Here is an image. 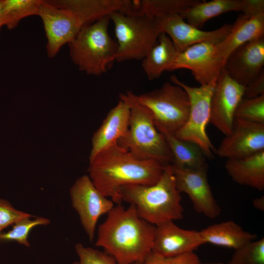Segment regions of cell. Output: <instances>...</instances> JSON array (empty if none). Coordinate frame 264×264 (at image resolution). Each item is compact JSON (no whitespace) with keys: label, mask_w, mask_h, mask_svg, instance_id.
<instances>
[{"label":"cell","mask_w":264,"mask_h":264,"mask_svg":"<svg viewBox=\"0 0 264 264\" xmlns=\"http://www.w3.org/2000/svg\"><path fill=\"white\" fill-rule=\"evenodd\" d=\"M248 0H213L198 3L185 10L180 16L187 22L202 28L210 19L230 11L246 12Z\"/></svg>","instance_id":"cell-22"},{"label":"cell","mask_w":264,"mask_h":264,"mask_svg":"<svg viewBox=\"0 0 264 264\" xmlns=\"http://www.w3.org/2000/svg\"><path fill=\"white\" fill-rule=\"evenodd\" d=\"M205 243L200 231L180 228L173 221L155 225L152 252L164 257H174L194 252Z\"/></svg>","instance_id":"cell-17"},{"label":"cell","mask_w":264,"mask_h":264,"mask_svg":"<svg viewBox=\"0 0 264 264\" xmlns=\"http://www.w3.org/2000/svg\"><path fill=\"white\" fill-rule=\"evenodd\" d=\"M53 5L74 13L83 25L90 24L115 12H124L129 0H48Z\"/></svg>","instance_id":"cell-20"},{"label":"cell","mask_w":264,"mask_h":264,"mask_svg":"<svg viewBox=\"0 0 264 264\" xmlns=\"http://www.w3.org/2000/svg\"><path fill=\"white\" fill-rule=\"evenodd\" d=\"M120 195L122 201L134 206L141 218L154 225L183 217L180 193L176 186L171 164L166 166L155 184L125 185L120 188Z\"/></svg>","instance_id":"cell-3"},{"label":"cell","mask_w":264,"mask_h":264,"mask_svg":"<svg viewBox=\"0 0 264 264\" xmlns=\"http://www.w3.org/2000/svg\"><path fill=\"white\" fill-rule=\"evenodd\" d=\"M75 250L79 261L73 264H118L114 258L105 252L85 247L80 243L76 244Z\"/></svg>","instance_id":"cell-31"},{"label":"cell","mask_w":264,"mask_h":264,"mask_svg":"<svg viewBox=\"0 0 264 264\" xmlns=\"http://www.w3.org/2000/svg\"><path fill=\"white\" fill-rule=\"evenodd\" d=\"M198 257L194 252L174 257H164L152 252L143 260L134 264H199Z\"/></svg>","instance_id":"cell-32"},{"label":"cell","mask_w":264,"mask_h":264,"mask_svg":"<svg viewBox=\"0 0 264 264\" xmlns=\"http://www.w3.org/2000/svg\"><path fill=\"white\" fill-rule=\"evenodd\" d=\"M198 0H130L129 9L125 14H136L155 18L174 14H180L192 7Z\"/></svg>","instance_id":"cell-26"},{"label":"cell","mask_w":264,"mask_h":264,"mask_svg":"<svg viewBox=\"0 0 264 264\" xmlns=\"http://www.w3.org/2000/svg\"><path fill=\"white\" fill-rule=\"evenodd\" d=\"M253 204L255 208L261 211L264 210V197L261 196L260 198L253 199Z\"/></svg>","instance_id":"cell-35"},{"label":"cell","mask_w":264,"mask_h":264,"mask_svg":"<svg viewBox=\"0 0 264 264\" xmlns=\"http://www.w3.org/2000/svg\"><path fill=\"white\" fill-rule=\"evenodd\" d=\"M171 82L181 87L188 95L190 110L185 124L174 135L177 138L197 145L207 157L212 158L216 149L206 132L210 120V101L216 80L198 87L189 86L180 81L176 75L170 77Z\"/></svg>","instance_id":"cell-8"},{"label":"cell","mask_w":264,"mask_h":264,"mask_svg":"<svg viewBox=\"0 0 264 264\" xmlns=\"http://www.w3.org/2000/svg\"><path fill=\"white\" fill-rule=\"evenodd\" d=\"M50 221L40 217L31 220L29 218L22 220L14 224L12 229L7 232L0 234V240L15 241L26 246L30 245L27 240L32 229L38 225H46Z\"/></svg>","instance_id":"cell-30"},{"label":"cell","mask_w":264,"mask_h":264,"mask_svg":"<svg viewBox=\"0 0 264 264\" xmlns=\"http://www.w3.org/2000/svg\"><path fill=\"white\" fill-rule=\"evenodd\" d=\"M264 36L246 42L228 55L223 68L239 84L245 86L264 70Z\"/></svg>","instance_id":"cell-16"},{"label":"cell","mask_w":264,"mask_h":264,"mask_svg":"<svg viewBox=\"0 0 264 264\" xmlns=\"http://www.w3.org/2000/svg\"><path fill=\"white\" fill-rule=\"evenodd\" d=\"M264 94V70L257 78L245 86L243 98H251Z\"/></svg>","instance_id":"cell-34"},{"label":"cell","mask_w":264,"mask_h":264,"mask_svg":"<svg viewBox=\"0 0 264 264\" xmlns=\"http://www.w3.org/2000/svg\"><path fill=\"white\" fill-rule=\"evenodd\" d=\"M119 98L117 105L110 110L101 125L93 134L89 161L102 150L116 143L128 129L130 106L127 100Z\"/></svg>","instance_id":"cell-18"},{"label":"cell","mask_w":264,"mask_h":264,"mask_svg":"<svg viewBox=\"0 0 264 264\" xmlns=\"http://www.w3.org/2000/svg\"><path fill=\"white\" fill-rule=\"evenodd\" d=\"M70 194L72 206L78 214L81 224L91 242L99 219L112 209L114 202L96 188L87 175L76 179L70 188Z\"/></svg>","instance_id":"cell-9"},{"label":"cell","mask_w":264,"mask_h":264,"mask_svg":"<svg viewBox=\"0 0 264 264\" xmlns=\"http://www.w3.org/2000/svg\"><path fill=\"white\" fill-rule=\"evenodd\" d=\"M171 166L177 189L189 196L195 210L210 219L218 217L221 209L208 182L207 168L192 170Z\"/></svg>","instance_id":"cell-12"},{"label":"cell","mask_w":264,"mask_h":264,"mask_svg":"<svg viewBox=\"0 0 264 264\" xmlns=\"http://www.w3.org/2000/svg\"><path fill=\"white\" fill-rule=\"evenodd\" d=\"M31 217L29 214L16 210L8 201L0 198V234L9 225Z\"/></svg>","instance_id":"cell-33"},{"label":"cell","mask_w":264,"mask_h":264,"mask_svg":"<svg viewBox=\"0 0 264 264\" xmlns=\"http://www.w3.org/2000/svg\"><path fill=\"white\" fill-rule=\"evenodd\" d=\"M2 0H0V14L1 9L2 7Z\"/></svg>","instance_id":"cell-37"},{"label":"cell","mask_w":264,"mask_h":264,"mask_svg":"<svg viewBox=\"0 0 264 264\" xmlns=\"http://www.w3.org/2000/svg\"><path fill=\"white\" fill-rule=\"evenodd\" d=\"M235 118L264 125V94L251 98H242L234 114Z\"/></svg>","instance_id":"cell-28"},{"label":"cell","mask_w":264,"mask_h":264,"mask_svg":"<svg viewBox=\"0 0 264 264\" xmlns=\"http://www.w3.org/2000/svg\"><path fill=\"white\" fill-rule=\"evenodd\" d=\"M152 113L159 132L174 134L185 124L189 113L188 94L181 87L166 82L161 87L139 95L127 91Z\"/></svg>","instance_id":"cell-7"},{"label":"cell","mask_w":264,"mask_h":264,"mask_svg":"<svg viewBox=\"0 0 264 264\" xmlns=\"http://www.w3.org/2000/svg\"><path fill=\"white\" fill-rule=\"evenodd\" d=\"M130 106L128 129L117 144L140 160H156L172 164L173 158L163 134L157 129L151 111L127 92L120 94Z\"/></svg>","instance_id":"cell-4"},{"label":"cell","mask_w":264,"mask_h":264,"mask_svg":"<svg viewBox=\"0 0 264 264\" xmlns=\"http://www.w3.org/2000/svg\"><path fill=\"white\" fill-rule=\"evenodd\" d=\"M98 229L95 245L114 258L118 264H134L152 251L154 225L141 218L134 205L117 204Z\"/></svg>","instance_id":"cell-2"},{"label":"cell","mask_w":264,"mask_h":264,"mask_svg":"<svg viewBox=\"0 0 264 264\" xmlns=\"http://www.w3.org/2000/svg\"><path fill=\"white\" fill-rule=\"evenodd\" d=\"M117 40L116 61L142 60L157 43L161 33L154 18L115 12L110 15Z\"/></svg>","instance_id":"cell-6"},{"label":"cell","mask_w":264,"mask_h":264,"mask_svg":"<svg viewBox=\"0 0 264 264\" xmlns=\"http://www.w3.org/2000/svg\"><path fill=\"white\" fill-rule=\"evenodd\" d=\"M154 20L160 31L171 39L178 53L201 42L218 44L225 38L232 27V24H226L214 30L203 31L185 22L178 14L161 16Z\"/></svg>","instance_id":"cell-13"},{"label":"cell","mask_w":264,"mask_h":264,"mask_svg":"<svg viewBox=\"0 0 264 264\" xmlns=\"http://www.w3.org/2000/svg\"><path fill=\"white\" fill-rule=\"evenodd\" d=\"M264 150V125L235 118L231 132L216 153L221 157H245Z\"/></svg>","instance_id":"cell-15"},{"label":"cell","mask_w":264,"mask_h":264,"mask_svg":"<svg viewBox=\"0 0 264 264\" xmlns=\"http://www.w3.org/2000/svg\"><path fill=\"white\" fill-rule=\"evenodd\" d=\"M42 0H2L0 22L8 29L15 28L23 18L38 15Z\"/></svg>","instance_id":"cell-27"},{"label":"cell","mask_w":264,"mask_h":264,"mask_svg":"<svg viewBox=\"0 0 264 264\" xmlns=\"http://www.w3.org/2000/svg\"><path fill=\"white\" fill-rule=\"evenodd\" d=\"M224 167L236 183L264 190V150L245 157L227 159Z\"/></svg>","instance_id":"cell-21"},{"label":"cell","mask_w":264,"mask_h":264,"mask_svg":"<svg viewBox=\"0 0 264 264\" xmlns=\"http://www.w3.org/2000/svg\"><path fill=\"white\" fill-rule=\"evenodd\" d=\"M109 16L82 27L68 44L73 63L88 75L99 76L107 72L116 61L117 44L110 36Z\"/></svg>","instance_id":"cell-5"},{"label":"cell","mask_w":264,"mask_h":264,"mask_svg":"<svg viewBox=\"0 0 264 264\" xmlns=\"http://www.w3.org/2000/svg\"><path fill=\"white\" fill-rule=\"evenodd\" d=\"M228 264H264V238L236 249Z\"/></svg>","instance_id":"cell-29"},{"label":"cell","mask_w":264,"mask_h":264,"mask_svg":"<svg viewBox=\"0 0 264 264\" xmlns=\"http://www.w3.org/2000/svg\"><path fill=\"white\" fill-rule=\"evenodd\" d=\"M168 165L156 160L138 159L116 142L89 161V176L104 196L121 204L120 189L122 186L154 184Z\"/></svg>","instance_id":"cell-1"},{"label":"cell","mask_w":264,"mask_h":264,"mask_svg":"<svg viewBox=\"0 0 264 264\" xmlns=\"http://www.w3.org/2000/svg\"><path fill=\"white\" fill-rule=\"evenodd\" d=\"M264 36V13L241 14L225 38L216 44V56L224 64L235 48L251 40Z\"/></svg>","instance_id":"cell-19"},{"label":"cell","mask_w":264,"mask_h":264,"mask_svg":"<svg viewBox=\"0 0 264 264\" xmlns=\"http://www.w3.org/2000/svg\"><path fill=\"white\" fill-rule=\"evenodd\" d=\"M244 88L222 68L211 98L209 121L225 136L232 130L235 112L243 97Z\"/></svg>","instance_id":"cell-11"},{"label":"cell","mask_w":264,"mask_h":264,"mask_svg":"<svg viewBox=\"0 0 264 264\" xmlns=\"http://www.w3.org/2000/svg\"><path fill=\"white\" fill-rule=\"evenodd\" d=\"M2 27V25L0 23V29H1V27Z\"/></svg>","instance_id":"cell-38"},{"label":"cell","mask_w":264,"mask_h":264,"mask_svg":"<svg viewBox=\"0 0 264 264\" xmlns=\"http://www.w3.org/2000/svg\"><path fill=\"white\" fill-rule=\"evenodd\" d=\"M162 133L173 158L172 165L181 169H200L208 168L206 156L196 144L182 140L173 134Z\"/></svg>","instance_id":"cell-25"},{"label":"cell","mask_w":264,"mask_h":264,"mask_svg":"<svg viewBox=\"0 0 264 264\" xmlns=\"http://www.w3.org/2000/svg\"><path fill=\"white\" fill-rule=\"evenodd\" d=\"M199 264H224L220 262H216V263H206V264H202L200 263Z\"/></svg>","instance_id":"cell-36"},{"label":"cell","mask_w":264,"mask_h":264,"mask_svg":"<svg viewBox=\"0 0 264 264\" xmlns=\"http://www.w3.org/2000/svg\"><path fill=\"white\" fill-rule=\"evenodd\" d=\"M178 53L171 39L161 32L157 43L142 59V67L147 78L153 81L169 71Z\"/></svg>","instance_id":"cell-24"},{"label":"cell","mask_w":264,"mask_h":264,"mask_svg":"<svg viewBox=\"0 0 264 264\" xmlns=\"http://www.w3.org/2000/svg\"><path fill=\"white\" fill-rule=\"evenodd\" d=\"M201 42L193 45L180 53L169 71L187 69L200 86L207 85L218 79L223 63L216 56V44Z\"/></svg>","instance_id":"cell-14"},{"label":"cell","mask_w":264,"mask_h":264,"mask_svg":"<svg viewBox=\"0 0 264 264\" xmlns=\"http://www.w3.org/2000/svg\"><path fill=\"white\" fill-rule=\"evenodd\" d=\"M205 243L235 250L255 241L256 234L244 231L235 222L228 220L210 225L200 231Z\"/></svg>","instance_id":"cell-23"},{"label":"cell","mask_w":264,"mask_h":264,"mask_svg":"<svg viewBox=\"0 0 264 264\" xmlns=\"http://www.w3.org/2000/svg\"><path fill=\"white\" fill-rule=\"evenodd\" d=\"M38 15L44 24L49 58L54 57L64 44L73 40L84 26L72 11L56 6L48 0H42Z\"/></svg>","instance_id":"cell-10"}]
</instances>
